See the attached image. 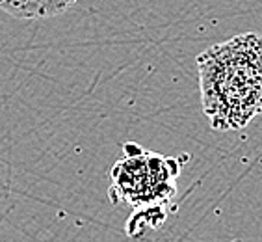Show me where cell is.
<instances>
[{"label":"cell","mask_w":262,"mask_h":242,"mask_svg":"<svg viewBox=\"0 0 262 242\" xmlns=\"http://www.w3.org/2000/svg\"><path fill=\"white\" fill-rule=\"evenodd\" d=\"M76 2L78 0H0V10L15 19H51Z\"/></svg>","instance_id":"3"},{"label":"cell","mask_w":262,"mask_h":242,"mask_svg":"<svg viewBox=\"0 0 262 242\" xmlns=\"http://www.w3.org/2000/svg\"><path fill=\"white\" fill-rule=\"evenodd\" d=\"M203 110L216 131L242 129L262 112V37L240 34L197 56Z\"/></svg>","instance_id":"1"},{"label":"cell","mask_w":262,"mask_h":242,"mask_svg":"<svg viewBox=\"0 0 262 242\" xmlns=\"http://www.w3.org/2000/svg\"><path fill=\"white\" fill-rule=\"evenodd\" d=\"M177 173L179 164L173 158L140 151L128 153L125 160L117 162L112 172V179L119 194V201L152 205L167 201L175 194L173 179Z\"/></svg>","instance_id":"2"}]
</instances>
